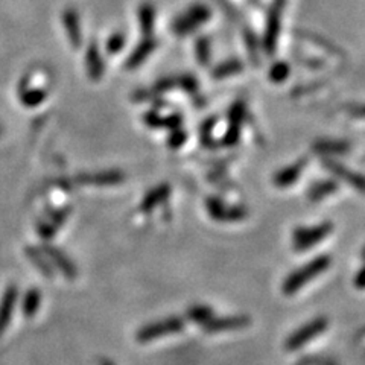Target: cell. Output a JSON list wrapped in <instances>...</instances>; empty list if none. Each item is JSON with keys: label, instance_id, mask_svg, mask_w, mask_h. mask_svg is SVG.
<instances>
[{"label": "cell", "instance_id": "cell-1", "mask_svg": "<svg viewBox=\"0 0 365 365\" xmlns=\"http://www.w3.org/2000/svg\"><path fill=\"white\" fill-rule=\"evenodd\" d=\"M330 263L332 257L329 254H321L315 257L311 262L289 274L285 279L284 285H281V291L288 297L294 295L298 289H302L304 285H308L312 279L318 277L320 274L325 272L330 267Z\"/></svg>", "mask_w": 365, "mask_h": 365}, {"label": "cell", "instance_id": "cell-2", "mask_svg": "<svg viewBox=\"0 0 365 365\" xmlns=\"http://www.w3.org/2000/svg\"><path fill=\"white\" fill-rule=\"evenodd\" d=\"M185 326H186L185 318L176 317V315H173V317L153 321L149 323V325L142 326L137 330L136 338L140 344H146L154 341L157 338L180 334V332H182V329H185Z\"/></svg>", "mask_w": 365, "mask_h": 365}, {"label": "cell", "instance_id": "cell-3", "mask_svg": "<svg viewBox=\"0 0 365 365\" xmlns=\"http://www.w3.org/2000/svg\"><path fill=\"white\" fill-rule=\"evenodd\" d=\"M327 326H329V320L320 315V317L306 323V325H303L300 329H297L294 334L289 335L285 341V348L288 352L298 350V348H302L303 345L312 341L313 338L320 336L323 332H326Z\"/></svg>", "mask_w": 365, "mask_h": 365}, {"label": "cell", "instance_id": "cell-4", "mask_svg": "<svg viewBox=\"0 0 365 365\" xmlns=\"http://www.w3.org/2000/svg\"><path fill=\"white\" fill-rule=\"evenodd\" d=\"M330 222H323L313 227H300L294 231L293 235V245L295 251H308L312 247L321 242L323 239H326L332 233Z\"/></svg>", "mask_w": 365, "mask_h": 365}, {"label": "cell", "instance_id": "cell-5", "mask_svg": "<svg viewBox=\"0 0 365 365\" xmlns=\"http://www.w3.org/2000/svg\"><path fill=\"white\" fill-rule=\"evenodd\" d=\"M210 19V10L204 5H194L189 8L186 13L173 20L172 23V31L177 36H186L194 32L196 28H200L204 22Z\"/></svg>", "mask_w": 365, "mask_h": 365}, {"label": "cell", "instance_id": "cell-6", "mask_svg": "<svg viewBox=\"0 0 365 365\" xmlns=\"http://www.w3.org/2000/svg\"><path fill=\"white\" fill-rule=\"evenodd\" d=\"M251 325V318L248 315H226V317H212L209 321L203 325L205 334H224V332L242 330Z\"/></svg>", "mask_w": 365, "mask_h": 365}, {"label": "cell", "instance_id": "cell-7", "mask_svg": "<svg viewBox=\"0 0 365 365\" xmlns=\"http://www.w3.org/2000/svg\"><path fill=\"white\" fill-rule=\"evenodd\" d=\"M125 180V173L111 169V171H101L96 173H78L75 177V182L81 186H98V187H109V186H118Z\"/></svg>", "mask_w": 365, "mask_h": 365}, {"label": "cell", "instance_id": "cell-8", "mask_svg": "<svg viewBox=\"0 0 365 365\" xmlns=\"http://www.w3.org/2000/svg\"><path fill=\"white\" fill-rule=\"evenodd\" d=\"M207 212L210 213V217L215 221L221 222H238L247 217V210L244 207H230L224 204L221 200H217V198L207 200Z\"/></svg>", "mask_w": 365, "mask_h": 365}, {"label": "cell", "instance_id": "cell-9", "mask_svg": "<svg viewBox=\"0 0 365 365\" xmlns=\"http://www.w3.org/2000/svg\"><path fill=\"white\" fill-rule=\"evenodd\" d=\"M41 250L45 251V254L47 256V259L51 261L52 267H55L56 270H60L65 279H69V280L77 279V276H78L77 267H75V263L69 259L68 254L61 251L60 248H56L51 244H45L43 247H41Z\"/></svg>", "mask_w": 365, "mask_h": 365}, {"label": "cell", "instance_id": "cell-10", "mask_svg": "<svg viewBox=\"0 0 365 365\" xmlns=\"http://www.w3.org/2000/svg\"><path fill=\"white\" fill-rule=\"evenodd\" d=\"M284 5H285V0H276L268 14L267 32H265V51H267L268 54H274V51H276L277 34L280 29V20H281V11H284Z\"/></svg>", "mask_w": 365, "mask_h": 365}, {"label": "cell", "instance_id": "cell-11", "mask_svg": "<svg viewBox=\"0 0 365 365\" xmlns=\"http://www.w3.org/2000/svg\"><path fill=\"white\" fill-rule=\"evenodd\" d=\"M323 163H325L326 168L334 173L335 177H338L339 180H344L347 185H350L356 190H359V192H365V177L361 176V173H355L348 168H345L344 164L338 163L334 159H327V157L323 160Z\"/></svg>", "mask_w": 365, "mask_h": 365}, {"label": "cell", "instance_id": "cell-12", "mask_svg": "<svg viewBox=\"0 0 365 365\" xmlns=\"http://www.w3.org/2000/svg\"><path fill=\"white\" fill-rule=\"evenodd\" d=\"M63 24L70 46L75 49V51H78L82 45V32H81V22L77 10H73V8H65L63 13Z\"/></svg>", "mask_w": 365, "mask_h": 365}, {"label": "cell", "instance_id": "cell-13", "mask_svg": "<svg viewBox=\"0 0 365 365\" xmlns=\"http://www.w3.org/2000/svg\"><path fill=\"white\" fill-rule=\"evenodd\" d=\"M19 300V288L15 285H10L3 293L2 300H0V335H3L8 325H10L15 304Z\"/></svg>", "mask_w": 365, "mask_h": 365}, {"label": "cell", "instance_id": "cell-14", "mask_svg": "<svg viewBox=\"0 0 365 365\" xmlns=\"http://www.w3.org/2000/svg\"><path fill=\"white\" fill-rule=\"evenodd\" d=\"M47 98V91L40 87H31L29 78H23L19 84V99L20 102L28 109H36L41 105Z\"/></svg>", "mask_w": 365, "mask_h": 365}, {"label": "cell", "instance_id": "cell-15", "mask_svg": "<svg viewBox=\"0 0 365 365\" xmlns=\"http://www.w3.org/2000/svg\"><path fill=\"white\" fill-rule=\"evenodd\" d=\"M157 45H159V41L153 38L151 36L145 37V40L140 41L139 46L128 56V60L125 63V68L127 69H136V68H139L140 64H143L146 58L155 51Z\"/></svg>", "mask_w": 365, "mask_h": 365}, {"label": "cell", "instance_id": "cell-16", "mask_svg": "<svg viewBox=\"0 0 365 365\" xmlns=\"http://www.w3.org/2000/svg\"><path fill=\"white\" fill-rule=\"evenodd\" d=\"M86 68L90 79L99 81L102 78L104 70H105V64L102 60L101 51L96 43H90L87 51H86Z\"/></svg>", "mask_w": 365, "mask_h": 365}, {"label": "cell", "instance_id": "cell-17", "mask_svg": "<svg viewBox=\"0 0 365 365\" xmlns=\"http://www.w3.org/2000/svg\"><path fill=\"white\" fill-rule=\"evenodd\" d=\"M24 253H26V257L29 259V262L34 265V267L43 274L45 277H54V268H52V263L51 261L47 259V256L45 254V251L41 250V248L37 247H26L24 248Z\"/></svg>", "mask_w": 365, "mask_h": 365}, {"label": "cell", "instance_id": "cell-18", "mask_svg": "<svg viewBox=\"0 0 365 365\" xmlns=\"http://www.w3.org/2000/svg\"><path fill=\"white\" fill-rule=\"evenodd\" d=\"M169 194H171V187L168 185L155 186L145 195L142 204H140V210L143 213H151L157 205L168 200Z\"/></svg>", "mask_w": 365, "mask_h": 365}, {"label": "cell", "instance_id": "cell-19", "mask_svg": "<svg viewBox=\"0 0 365 365\" xmlns=\"http://www.w3.org/2000/svg\"><path fill=\"white\" fill-rule=\"evenodd\" d=\"M304 166H306V160H298L297 163L288 166V168L285 169H281L280 172L276 173V177H274V185H276L277 187H286V186L294 185L297 178L300 177Z\"/></svg>", "mask_w": 365, "mask_h": 365}, {"label": "cell", "instance_id": "cell-20", "mask_svg": "<svg viewBox=\"0 0 365 365\" xmlns=\"http://www.w3.org/2000/svg\"><path fill=\"white\" fill-rule=\"evenodd\" d=\"M41 306V291L38 288H31L29 291L24 294L22 300V312L26 318H34L36 313L40 311Z\"/></svg>", "mask_w": 365, "mask_h": 365}, {"label": "cell", "instance_id": "cell-21", "mask_svg": "<svg viewBox=\"0 0 365 365\" xmlns=\"http://www.w3.org/2000/svg\"><path fill=\"white\" fill-rule=\"evenodd\" d=\"M186 317H187V320L203 326L212 317H215V312H213L210 306H207V304H192L190 308H187Z\"/></svg>", "mask_w": 365, "mask_h": 365}, {"label": "cell", "instance_id": "cell-22", "mask_svg": "<svg viewBox=\"0 0 365 365\" xmlns=\"http://www.w3.org/2000/svg\"><path fill=\"white\" fill-rule=\"evenodd\" d=\"M154 20H155V10L153 5L145 3L140 6L139 10V22H140V29H142L143 34L151 36V32L154 29Z\"/></svg>", "mask_w": 365, "mask_h": 365}, {"label": "cell", "instance_id": "cell-23", "mask_svg": "<svg viewBox=\"0 0 365 365\" xmlns=\"http://www.w3.org/2000/svg\"><path fill=\"white\" fill-rule=\"evenodd\" d=\"M338 189L336 182L334 181H320L317 185H313L309 190V198L312 201H320L323 198L330 195L332 192H335Z\"/></svg>", "mask_w": 365, "mask_h": 365}, {"label": "cell", "instance_id": "cell-24", "mask_svg": "<svg viewBox=\"0 0 365 365\" xmlns=\"http://www.w3.org/2000/svg\"><path fill=\"white\" fill-rule=\"evenodd\" d=\"M242 69H244V65L239 60H228L226 63L219 64L218 68L213 70V78H217V79L227 78V77H231V75L239 73Z\"/></svg>", "mask_w": 365, "mask_h": 365}, {"label": "cell", "instance_id": "cell-25", "mask_svg": "<svg viewBox=\"0 0 365 365\" xmlns=\"http://www.w3.org/2000/svg\"><path fill=\"white\" fill-rule=\"evenodd\" d=\"M348 143L345 142H332V140H325V142H320L315 145V151L323 153V154H329V155H338V154H345L348 153Z\"/></svg>", "mask_w": 365, "mask_h": 365}, {"label": "cell", "instance_id": "cell-26", "mask_svg": "<svg viewBox=\"0 0 365 365\" xmlns=\"http://www.w3.org/2000/svg\"><path fill=\"white\" fill-rule=\"evenodd\" d=\"M36 228H37L38 236H40L41 239H43V240H51V239H54L55 235H56V231H58V227L55 226V224H52L46 217H45V218H40V219L36 222Z\"/></svg>", "mask_w": 365, "mask_h": 365}, {"label": "cell", "instance_id": "cell-27", "mask_svg": "<svg viewBox=\"0 0 365 365\" xmlns=\"http://www.w3.org/2000/svg\"><path fill=\"white\" fill-rule=\"evenodd\" d=\"M72 213V209L70 207H60V209H49L46 212V218L51 221L52 224H55V226L60 228L63 227L65 221H68V218L70 217Z\"/></svg>", "mask_w": 365, "mask_h": 365}, {"label": "cell", "instance_id": "cell-28", "mask_svg": "<svg viewBox=\"0 0 365 365\" xmlns=\"http://www.w3.org/2000/svg\"><path fill=\"white\" fill-rule=\"evenodd\" d=\"M125 43H127L125 36H123L122 32H116V34H113L109 40H107L105 49H107V52L114 55V54H118V52L122 51Z\"/></svg>", "mask_w": 365, "mask_h": 365}, {"label": "cell", "instance_id": "cell-29", "mask_svg": "<svg viewBox=\"0 0 365 365\" xmlns=\"http://www.w3.org/2000/svg\"><path fill=\"white\" fill-rule=\"evenodd\" d=\"M196 58L201 65H207L210 61V41L209 38H200L196 41Z\"/></svg>", "mask_w": 365, "mask_h": 365}, {"label": "cell", "instance_id": "cell-30", "mask_svg": "<svg viewBox=\"0 0 365 365\" xmlns=\"http://www.w3.org/2000/svg\"><path fill=\"white\" fill-rule=\"evenodd\" d=\"M297 364L302 365H338L336 361L326 358V356H303Z\"/></svg>", "mask_w": 365, "mask_h": 365}, {"label": "cell", "instance_id": "cell-31", "mask_svg": "<svg viewBox=\"0 0 365 365\" xmlns=\"http://www.w3.org/2000/svg\"><path fill=\"white\" fill-rule=\"evenodd\" d=\"M289 75V65L286 63H277L276 65H272L271 69V79L274 82H281L288 78Z\"/></svg>", "mask_w": 365, "mask_h": 365}, {"label": "cell", "instance_id": "cell-32", "mask_svg": "<svg viewBox=\"0 0 365 365\" xmlns=\"http://www.w3.org/2000/svg\"><path fill=\"white\" fill-rule=\"evenodd\" d=\"M185 140H186V132H173V134L171 136V140H169V143L173 146V148H178L180 145L185 143Z\"/></svg>", "mask_w": 365, "mask_h": 365}, {"label": "cell", "instance_id": "cell-33", "mask_svg": "<svg viewBox=\"0 0 365 365\" xmlns=\"http://www.w3.org/2000/svg\"><path fill=\"white\" fill-rule=\"evenodd\" d=\"M347 111L350 113L352 116H355V118L365 119V104H362V105H353V107H350V110H347Z\"/></svg>", "mask_w": 365, "mask_h": 365}, {"label": "cell", "instance_id": "cell-34", "mask_svg": "<svg viewBox=\"0 0 365 365\" xmlns=\"http://www.w3.org/2000/svg\"><path fill=\"white\" fill-rule=\"evenodd\" d=\"M355 286L358 289H365V267L358 274H356Z\"/></svg>", "mask_w": 365, "mask_h": 365}, {"label": "cell", "instance_id": "cell-35", "mask_svg": "<svg viewBox=\"0 0 365 365\" xmlns=\"http://www.w3.org/2000/svg\"><path fill=\"white\" fill-rule=\"evenodd\" d=\"M2 134H3V127L0 125V137H2Z\"/></svg>", "mask_w": 365, "mask_h": 365}, {"label": "cell", "instance_id": "cell-36", "mask_svg": "<svg viewBox=\"0 0 365 365\" xmlns=\"http://www.w3.org/2000/svg\"><path fill=\"white\" fill-rule=\"evenodd\" d=\"M362 259H365V248H364V251H362Z\"/></svg>", "mask_w": 365, "mask_h": 365}, {"label": "cell", "instance_id": "cell-37", "mask_svg": "<svg viewBox=\"0 0 365 365\" xmlns=\"http://www.w3.org/2000/svg\"><path fill=\"white\" fill-rule=\"evenodd\" d=\"M295 365H302V364H295Z\"/></svg>", "mask_w": 365, "mask_h": 365}]
</instances>
